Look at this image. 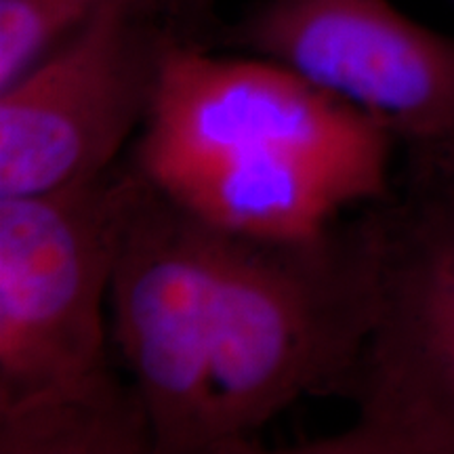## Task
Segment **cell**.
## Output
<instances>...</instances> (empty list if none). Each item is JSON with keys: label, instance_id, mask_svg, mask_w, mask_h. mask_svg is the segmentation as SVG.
Returning a JSON list of instances; mask_svg holds the SVG:
<instances>
[{"label": "cell", "instance_id": "cell-6", "mask_svg": "<svg viewBox=\"0 0 454 454\" xmlns=\"http://www.w3.org/2000/svg\"><path fill=\"white\" fill-rule=\"evenodd\" d=\"M221 41L368 114L402 147L454 139V41L391 0H261Z\"/></svg>", "mask_w": 454, "mask_h": 454}, {"label": "cell", "instance_id": "cell-4", "mask_svg": "<svg viewBox=\"0 0 454 454\" xmlns=\"http://www.w3.org/2000/svg\"><path fill=\"white\" fill-rule=\"evenodd\" d=\"M175 36L167 15L116 7L0 87V198L101 177L154 110Z\"/></svg>", "mask_w": 454, "mask_h": 454}, {"label": "cell", "instance_id": "cell-7", "mask_svg": "<svg viewBox=\"0 0 454 454\" xmlns=\"http://www.w3.org/2000/svg\"><path fill=\"white\" fill-rule=\"evenodd\" d=\"M397 145L387 127L263 59L215 55L175 36L129 162L144 177L184 164Z\"/></svg>", "mask_w": 454, "mask_h": 454}, {"label": "cell", "instance_id": "cell-3", "mask_svg": "<svg viewBox=\"0 0 454 454\" xmlns=\"http://www.w3.org/2000/svg\"><path fill=\"white\" fill-rule=\"evenodd\" d=\"M404 152L389 194L368 204L377 314L351 421L284 452L454 454V145Z\"/></svg>", "mask_w": 454, "mask_h": 454}, {"label": "cell", "instance_id": "cell-1", "mask_svg": "<svg viewBox=\"0 0 454 454\" xmlns=\"http://www.w3.org/2000/svg\"><path fill=\"white\" fill-rule=\"evenodd\" d=\"M141 177L0 198V454H154L114 371L110 282Z\"/></svg>", "mask_w": 454, "mask_h": 454}, {"label": "cell", "instance_id": "cell-8", "mask_svg": "<svg viewBox=\"0 0 454 454\" xmlns=\"http://www.w3.org/2000/svg\"><path fill=\"white\" fill-rule=\"evenodd\" d=\"M116 7L158 11L184 32L179 0H0V87L90 20Z\"/></svg>", "mask_w": 454, "mask_h": 454}, {"label": "cell", "instance_id": "cell-9", "mask_svg": "<svg viewBox=\"0 0 454 454\" xmlns=\"http://www.w3.org/2000/svg\"><path fill=\"white\" fill-rule=\"evenodd\" d=\"M211 0H179V17L184 30L192 36V30L198 26L202 17H207Z\"/></svg>", "mask_w": 454, "mask_h": 454}, {"label": "cell", "instance_id": "cell-10", "mask_svg": "<svg viewBox=\"0 0 454 454\" xmlns=\"http://www.w3.org/2000/svg\"><path fill=\"white\" fill-rule=\"evenodd\" d=\"M450 144H452V145H454V139H450Z\"/></svg>", "mask_w": 454, "mask_h": 454}, {"label": "cell", "instance_id": "cell-5", "mask_svg": "<svg viewBox=\"0 0 454 454\" xmlns=\"http://www.w3.org/2000/svg\"><path fill=\"white\" fill-rule=\"evenodd\" d=\"M215 247L217 227L141 177L114 261L110 311L112 340L145 411L154 454H219Z\"/></svg>", "mask_w": 454, "mask_h": 454}, {"label": "cell", "instance_id": "cell-2", "mask_svg": "<svg viewBox=\"0 0 454 454\" xmlns=\"http://www.w3.org/2000/svg\"><path fill=\"white\" fill-rule=\"evenodd\" d=\"M374 314L368 207L305 234L217 227L211 389L219 454L261 452V431L303 397H349Z\"/></svg>", "mask_w": 454, "mask_h": 454}]
</instances>
